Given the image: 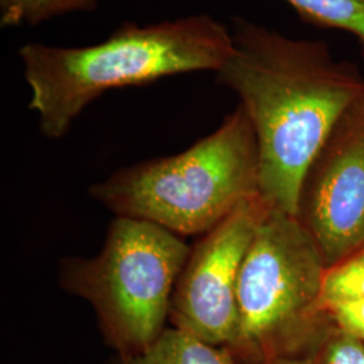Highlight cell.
Instances as JSON below:
<instances>
[{
    "label": "cell",
    "mask_w": 364,
    "mask_h": 364,
    "mask_svg": "<svg viewBox=\"0 0 364 364\" xmlns=\"http://www.w3.org/2000/svg\"><path fill=\"white\" fill-rule=\"evenodd\" d=\"M266 209L259 195L248 198L191 247L171 299V326L210 346H234L240 270Z\"/></svg>",
    "instance_id": "obj_6"
},
{
    "label": "cell",
    "mask_w": 364,
    "mask_h": 364,
    "mask_svg": "<svg viewBox=\"0 0 364 364\" xmlns=\"http://www.w3.org/2000/svg\"><path fill=\"white\" fill-rule=\"evenodd\" d=\"M191 247L151 221L117 216L91 258L61 260L58 284L87 301L105 341L119 353L150 347L168 328L170 305Z\"/></svg>",
    "instance_id": "obj_4"
},
{
    "label": "cell",
    "mask_w": 364,
    "mask_h": 364,
    "mask_svg": "<svg viewBox=\"0 0 364 364\" xmlns=\"http://www.w3.org/2000/svg\"><path fill=\"white\" fill-rule=\"evenodd\" d=\"M299 218L326 267L364 246V95L352 105L314 161Z\"/></svg>",
    "instance_id": "obj_7"
},
{
    "label": "cell",
    "mask_w": 364,
    "mask_h": 364,
    "mask_svg": "<svg viewBox=\"0 0 364 364\" xmlns=\"http://www.w3.org/2000/svg\"><path fill=\"white\" fill-rule=\"evenodd\" d=\"M326 263L299 216L266 209L237 284L239 328L230 348L242 360L266 359L321 309Z\"/></svg>",
    "instance_id": "obj_5"
},
{
    "label": "cell",
    "mask_w": 364,
    "mask_h": 364,
    "mask_svg": "<svg viewBox=\"0 0 364 364\" xmlns=\"http://www.w3.org/2000/svg\"><path fill=\"white\" fill-rule=\"evenodd\" d=\"M232 50L215 73L234 91L257 136L259 197L299 216L309 170L347 111L364 95V75L324 41L287 37L232 18Z\"/></svg>",
    "instance_id": "obj_1"
},
{
    "label": "cell",
    "mask_w": 364,
    "mask_h": 364,
    "mask_svg": "<svg viewBox=\"0 0 364 364\" xmlns=\"http://www.w3.org/2000/svg\"><path fill=\"white\" fill-rule=\"evenodd\" d=\"M362 57H363V61H364V45H362Z\"/></svg>",
    "instance_id": "obj_15"
},
{
    "label": "cell",
    "mask_w": 364,
    "mask_h": 364,
    "mask_svg": "<svg viewBox=\"0 0 364 364\" xmlns=\"http://www.w3.org/2000/svg\"><path fill=\"white\" fill-rule=\"evenodd\" d=\"M326 311L332 314L341 332L364 340V299L340 302Z\"/></svg>",
    "instance_id": "obj_13"
},
{
    "label": "cell",
    "mask_w": 364,
    "mask_h": 364,
    "mask_svg": "<svg viewBox=\"0 0 364 364\" xmlns=\"http://www.w3.org/2000/svg\"><path fill=\"white\" fill-rule=\"evenodd\" d=\"M232 50L231 30L207 14L141 26L126 22L84 48L28 42L19 49L39 130L60 139L103 93L191 72L220 69Z\"/></svg>",
    "instance_id": "obj_2"
},
{
    "label": "cell",
    "mask_w": 364,
    "mask_h": 364,
    "mask_svg": "<svg viewBox=\"0 0 364 364\" xmlns=\"http://www.w3.org/2000/svg\"><path fill=\"white\" fill-rule=\"evenodd\" d=\"M103 0H0L1 27L37 26L66 14L91 13Z\"/></svg>",
    "instance_id": "obj_10"
},
{
    "label": "cell",
    "mask_w": 364,
    "mask_h": 364,
    "mask_svg": "<svg viewBox=\"0 0 364 364\" xmlns=\"http://www.w3.org/2000/svg\"><path fill=\"white\" fill-rule=\"evenodd\" d=\"M299 16L316 26L344 30L364 45V0H287Z\"/></svg>",
    "instance_id": "obj_9"
},
{
    "label": "cell",
    "mask_w": 364,
    "mask_h": 364,
    "mask_svg": "<svg viewBox=\"0 0 364 364\" xmlns=\"http://www.w3.org/2000/svg\"><path fill=\"white\" fill-rule=\"evenodd\" d=\"M117 364H245L228 347L210 346L169 326L146 350L119 355Z\"/></svg>",
    "instance_id": "obj_8"
},
{
    "label": "cell",
    "mask_w": 364,
    "mask_h": 364,
    "mask_svg": "<svg viewBox=\"0 0 364 364\" xmlns=\"http://www.w3.org/2000/svg\"><path fill=\"white\" fill-rule=\"evenodd\" d=\"M267 364H314L311 360L302 359H290V358H274Z\"/></svg>",
    "instance_id": "obj_14"
},
{
    "label": "cell",
    "mask_w": 364,
    "mask_h": 364,
    "mask_svg": "<svg viewBox=\"0 0 364 364\" xmlns=\"http://www.w3.org/2000/svg\"><path fill=\"white\" fill-rule=\"evenodd\" d=\"M364 299V246L346 259L326 267L321 309L348 301Z\"/></svg>",
    "instance_id": "obj_11"
},
{
    "label": "cell",
    "mask_w": 364,
    "mask_h": 364,
    "mask_svg": "<svg viewBox=\"0 0 364 364\" xmlns=\"http://www.w3.org/2000/svg\"><path fill=\"white\" fill-rule=\"evenodd\" d=\"M257 136L243 107L176 156L117 170L90 193L117 216L151 221L180 236L204 235L259 195Z\"/></svg>",
    "instance_id": "obj_3"
},
{
    "label": "cell",
    "mask_w": 364,
    "mask_h": 364,
    "mask_svg": "<svg viewBox=\"0 0 364 364\" xmlns=\"http://www.w3.org/2000/svg\"><path fill=\"white\" fill-rule=\"evenodd\" d=\"M323 364H364V340L341 332L328 343Z\"/></svg>",
    "instance_id": "obj_12"
}]
</instances>
